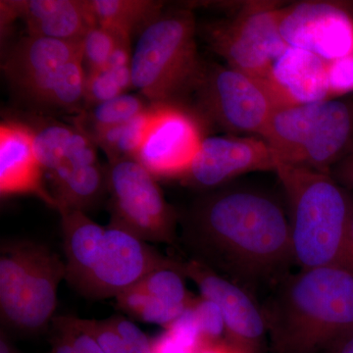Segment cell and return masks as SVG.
I'll return each mask as SVG.
<instances>
[{
  "label": "cell",
  "instance_id": "9a60e30c",
  "mask_svg": "<svg viewBox=\"0 0 353 353\" xmlns=\"http://www.w3.org/2000/svg\"><path fill=\"white\" fill-rule=\"evenodd\" d=\"M278 166L277 157L263 139L206 137L181 181L199 189H213L250 172H276Z\"/></svg>",
  "mask_w": 353,
  "mask_h": 353
},
{
  "label": "cell",
  "instance_id": "d6986e66",
  "mask_svg": "<svg viewBox=\"0 0 353 353\" xmlns=\"http://www.w3.org/2000/svg\"><path fill=\"white\" fill-rule=\"evenodd\" d=\"M66 264V280L78 287L87 277L101 252L106 228L79 210H60Z\"/></svg>",
  "mask_w": 353,
  "mask_h": 353
},
{
  "label": "cell",
  "instance_id": "9c48e42d",
  "mask_svg": "<svg viewBox=\"0 0 353 353\" xmlns=\"http://www.w3.org/2000/svg\"><path fill=\"white\" fill-rule=\"evenodd\" d=\"M282 7L273 2L245 4L233 19L206 28L209 46L228 66L269 81L273 64L289 48L280 32Z\"/></svg>",
  "mask_w": 353,
  "mask_h": 353
},
{
  "label": "cell",
  "instance_id": "277c9868",
  "mask_svg": "<svg viewBox=\"0 0 353 353\" xmlns=\"http://www.w3.org/2000/svg\"><path fill=\"white\" fill-rule=\"evenodd\" d=\"M194 14H162L139 34L132 57V87L150 105L182 104L194 94L205 63L197 51Z\"/></svg>",
  "mask_w": 353,
  "mask_h": 353
},
{
  "label": "cell",
  "instance_id": "7402d4cb",
  "mask_svg": "<svg viewBox=\"0 0 353 353\" xmlns=\"http://www.w3.org/2000/svg\"><path fill=\"white\" fill-rule=\"evenodd\" d=\"M153 105L124 124L101 130L88 138L108 155L109 162L136 159L152 120Z\"/></svg>",
  "mask_w": 353,
  "mask_h": 353
},
{
  "label": "cell",
  "instance_id": "f546056e",
  "mask_svg": "<svg viewBox=\"0 0 353 353\" xmlns=\"http://www.w3.org/2000/svg\"><path fill=\"white\" fill-rule=\"evenodd\" d=\"M83 329L97 341L104 353H127L124 340L110 318L105 320L81 319Z\"/></svg>",
  "mask_w": 353,
  "mask_h": 353
},
{
  "label": "cell",
  "instance_id": "484cf974",
  "mask_svg": "<svg viewBox=\"0 0 353 353\" xmlns=\"http://www.w3.org/2000/svg\"><path fill=\"white\" fill-rule=\"evenodd\" d=\"M34 139L36 157L44 174L50 175L63 157L76 127L59 122H46L39 126H30Z\"/></svg>",
  "mask_w": 353,
  "mask_h": 353
},
{
  "label": "cell",
  "instance_id": "44dd1931",
  "mask_svg": "<svg viewBox=\"0 0 353 353\" xmlns=\"http://www.w3.org/2000/svg\"><path fill=\"white\" fill-rule=\"evenodd\" d=\"M58 211L79 210L87 213L101 201L108 190L106 170L99 161L76 167L60 180L51 183Z\"/></svg>",
  "mask_w": 353,
  "mask_h": 353
},
{
  "label": "cell",
  "instance_id": "f1b7e54d",
  "mask_svg": "<svg viewBox=\"0 0 353 353\" xmlns=\"http://www.w3.org/2000/svg\"><path fill=\"white\" fill-rule=\"evenodd\" d=\"M192 310L201 332L203 345L221 341V336L225 334L224 322L215 304L204 297H194Z\"/></svg>",
  "mask_w": 353,
  "mask_h": 353
},
{
  "label": "cell",
  "instance_id": "2e32d148",
  "mask_svg": "<svg viewBox=\"0 0 353 353\" xmlns=\"http://www.w3.org/2000/svg\"><path fill=\"white\" fill-rule=\"evenodd\" d=\"M21 19L28 36L82 43L97 25L90 0H15L1 1V27Z\"/></svg>",
  "mask_w": 353,
  "mask_h": 353
},
{
  "label": "cell",
  "instance_id": "603a6c76",
  "mask_svg": "<svg viewBox=\"0 0 353 353\" xmlns=\"http://www.w3.org/2000/svg\"><path fill=\"white\" fill-rule=\"evenodd\" d=\"M150 108L137 95L122 94L79 113L75 127L88 136L92 132L129 122Z\"/></svg>",
  "mask_w": 353,
  "mask_h": 353
},
{
  "label": "cell",
  "instance_id": "d6a6232c",
  "mask_svg": "<svg viewBox=\"0 0 353 353\" xmlns=\"http://www.w3.org/2000/svg\"><path fill=\"white\" fill-rule=\"evenodd\" d=\"M110 319L124 340L127 353H153L152 341L134 323L120 315Z\"/></svg>",
  "mask_w": 353,
  "mask_h": 353
},
{
  "label": "cell",
  "instance_id": "ba28073f",
  "mask_svg": "<svg viewBox=\"0 0 353 353\" xmlns=\"http://www.w3.org/2000/svg\"><path fill=\"white\" fill-rule=\"evenodd\" d=\"M109 227L126 231L145 243L174 245L178 216L165 199L157 179L136 159L109 162Z\"/></svg>",
  "mask_w": 353,
  "mask_h": 353
},
{
  "label": "cell",
  "instance_id": "ffe728a7",
  "mask_svg": "<svg viewBox=\"0 0 353 353\" xmlns=\"http://www.w3.org/2000/svg\"><path fill=\"white\" fill-rule=\"evenodd\" d=\"M90 6L97 25L130 41L163 14V4L152 0H92Z\"/></svg>",
  "mask_w": 353,
  "mask_h": 353
},
{
  "label": "cell",
  "instance_id": "1f68e13d",
  "mask_svg": "<svg viewBox=\"0 0 353 353\" xmlns=\"http://www.w3.org/2000/svg\"><path fill=\"white\" fill-rule=\"evenodd\" d=\"M326 65L331 99L353 92V53Z\"/></svg>",
  "mask_w": 353,
  "mask_h": 353
},
{
  "label": "cell",
  "instance_id": "e575fe53",
  "mask_svg": "<svg viewBox=\"0 0 353 353\" xmlns=\"http://www.w3.org/2000/svg\"><path fill=\"white\" fill-rule=\"evenodd\" d=\"M330 175L343 187L353 190V150L334 165Z\"/></svg>",
  "mask_w": 353,
  "mask_h": 353
},
{
  "label": "cell",
  "instance_id": "836d02e7",
  "mask_svg": "<svg viewBox=\"0 0 353 353\" xmlns=\"http://www.w3.org/2000/svg\"><path fill=\"white\" fill-rule=\"evenodd\" d=\"M152 347L153 353H196V348L190 347L185 341L181 340L179 336L166 331L159 336L152 339Z\"/></svg>",
  "mask_w": 353,
  "mask_h": 353
},
{
  "label": "cell",
  "instance_id": "4fadbf2b",
  "mask_svg": "<svg viewBox=\"0 0 353 353\" xmlns=\"http://www.w3.org/2000/svg\"><path fill=\"white\" fill-rule=\"evenodd\" d=\"M185 278L196 284L202 297L215 304L222 315L225 341L246 353H259L267 331L263 309L243 288L227 280L199 259L181 262Z\"/></svg>",
  "mask_w": 353,
  "mask_h": 353
},
{
  "label": "cell",
  "instance_id": "4316f807",
  "mask_svg": "<svg viewBox=\"0 0 353 353\" xmlns=\"http://www.w3.org/2000/svg\"><path fill=\"white\" fill-rule=\"evenodd\" d=\"M132 87L131 66L106 67L88 72L85 83V104L94 106L126 94Z\"/></svg>",
  "mask_w": 353,
  "mask_h": 353
},
{
  "label": "cell",
  "instance_id": "e0dca14e",
  "mask_svg": "<svg viewBox=\"0 0 353 353\" xmlns=\"http://www.w3.org/2000/svg\"><path fill=\"white\" fill-rule=\"evenodd\" d=\"M44 172L34 150L30 125L4 121L0 126V194H32L57 208L43 182Z\"/></svg>",
  "mask_w": 353,
  "mask_h": 353
},
{
  "label": "cell",
  "instance_id": "ac0fdd59",
  "mask_svg": "<svg viewBox=\"0 0 353 353\" xmlns=\"http://www.w3.org/2000/svg\"><path fill=\"white\" fill-rule=\"evenodd\" d=\"M269 82L289 106L332 99L326 62L301 48L284 51L272 67Z\"/></svg>",
  "mask_w": 353,
  "mask_h": 353
},
{
  "label": "cell",
  "instance_id": "6da1fadb",
  "mask_svg": "<svg viewBox=\"0 0 353 353\" xmlns=\"http://www.w3.org/2000/svg\"><path fill=\"white\" fill-rule=\"evenodd\" d=\"M187 236L201 261L246 284L275 277L294 262L289 218L259 190L226 189L203 197L190 211Z\"/></svg>",
  "mask_w": 353,
  "mask_h": 353
},
{
  "label": "cell",
  "instance_id": "cb8c5ba5",
  "mask_svg": "<svg viewBox=\"0 0 353 353\" xmlns=\"http://www.w3.org/2000/svg\"><path fill=\"white\" fill-rule=\"evenodd\" d=\"M185 278L181 262L175 261L170 266L150 272L137 285L158 301L183 313L190 307L194 299L185 287Z\"/></svg>",
  "mask_w": 353,
  "mask_h": 353
},
{
  "label": "cell",
  "instance_id": "8d00e7d4",
  "mask_svg": "<svg viewBox=\"0 0 353 353\" xmlns=\"http://www.w3.org/2000/svg\"><path fill=\"white\" fill-rule=\"evenodd\" d=\"M50 353H76V352L68 338L57 331V334L52 341Z\"/></svg>",
  "mask_w": 353,
  "mask_h": 353
},
{
  "label": "cell",
  "instance_id": "74e56055",
  "mask_svg": "<svg viewBox=\"0 0 353 353\" xmlns=\"http://www.w3.org/2000/svg\"><path fill=\"white\" fill-rule=\"evenodd\" d=\"M0 353H21L9 340L3 330L0 333Z\"/></svg>",
  "mask_w": 353,
  "mask_h": 353
},
{
  "label": "cell",
  "instance_id": "f35d334b",
  "mask_svg": "<svg viewBox=\"0 0 353 353\" xmlns=\"http://www.w3.org/2000/svg\"><path fill=\"white\" fill-rule=\"evenodd\" d=\"M332 350V353H353V333Z\"/></svg>",
  "mask_w": 353,
  "mask_h": 353
},
{
  "label": "cell",
  "instance_id": "4dcf8cb0",
  "mask_svg": "<svg viewBox=\"0 0 353 353\" xmlns=\"http://www.w3.org/2000/svg\"><path fill=\"white\" fill-rule=\"evenodd\" d=\"M52 323L57 331L68 338L76 353H104L94 339L83 328L80 318L60 316L53 318Z\"/></svg>",
  "mask_w": 353,
  "mask_h": 353
},
{
  "label": "cell",
  "instance_id": "d4e9b609",
  "mask_svg": "<svg viewBox=\"0 0 353 353\" xmlns=\"http://www.w3.org/2000/svg\"><path fill=\"white\" fill-rule=\"evenodd\" d=\"M118 307L139 321L169 328L183 313L158 301L134 285L116 296Z\"/></svg>",
  "mask_w": 353,
  "mask_h": 353
},
{
  "label": "cell",
  "instance_id": "52a82bcc",
  "mask_svg": "<svg viewBox=\"0 0 353 353\" xmlns=\"http://www.w3.org/2000/svg\"><path fill=\"white\" fill-rule=\"evenodd\" d=\"M194 94L202 119L259 138L274 113L289 106L269 81L219 64L205 63Z\"/></svg>",
  "mask_w": 353,
  "mask_h": 353
},
{
  "label": "cell",
  "instance_id": "5bb4252c",
  "mask_svg": "<svg viewBox=\"0 0 353 353\" xmlns=\"http://www.w3.org/2000/svg\"><path fill=\"white\" fill-rule=\"evenodd\" d=\"M353 103L332 99L309 104L296 150L287 164L330 174L350 152Z\"/></svg>",
  "mask_w": 353,
  "mask_h": 353
},
{
  "label": "cell",
  "instance_id": "d590c367",
  "mask_svg": "<svg viewBox=\"0 0 353 353\" xmlns=\"http://www.w3.org/2000/svg\"><path fill=\"white\" fill-rule=\"evenodd\" d=\"M196 353H246L240 348L234 347L227 341H218L214 343H208L199 348Z\"/></svg>",
  "mask_w": 353,
  "mask_h": 353
},
{
  "label": "cell",
  "instance_id": "83f0119b",
  "mask_svg": "<svg viewBox=\"0 0 353 353\" xmlns=\"http://www.w3.org/2000/svg\"><path fill=\"white\" fill-rule=\"evenodd\" d=\"M119 38L113 32L99 25L92 26L83 37L82 51L83 62L87 63L88 72L99 71L105 68Z\"/></svg>",
  "mask_w": 353,
  "mask_h": 353
},
{
  "label": "cell",
  "instance_id": "5b68a950",
  "mask_svg": "<svg viewBox=\"0 0 353 353\" xmlns=\"http://www.w3.org/2000/svg\"><path fill=\"white\" fill-rule=\"evenodd\" d=\"M83 57L81 43L25 37L4 57L11 88L27 103L46 110L83 111Z\"/></svg>",
  "mask_w": 353,
  "mask_h": 353
},
{
  "label": "cell",
  "instance_id": "7a4b0ae2",
  "mask_svg": "<svg viewBox=\"0 0 353 353\" xmlns=\"http://www.w3.org/2000/svg\"><path fill=\"white\" fill-rule=\"evenodd\" d=\"M263 312L278 353L333 350L353 333V273L301 269L283 279Z\"/></svg>",
  "mask_w": 353,
  "mask_h": 353
},
{
  "label": "cell",
  "instance_id": "30bf717a",
  "mask_svg": "<svg viewBox=\"0 0 353 353\" xmlns=\"http://www.w3.org/2000/svg\"><path fill=\"white\" fill-rule=\"evenodd\" d=\"M203 121L183 104L153 105L137 161L157 179L181 180L206 138Z\"/></svg>",
  "mask_w": 353,
  "mask_h": 353
},
{
  "label": "cell",
  "instance_id": "3957f363",
  "mask_svg": "<svg viewBox=\"0 0 353 353\" xmlns=\"http://www.w3.org/2000/svg\"><path fill=\"white\" fill-rule=\"evenodd\" d=\"M276 173L290 208L292 260L301 269L353 273V202L330 174L280 164Z\"/></svg>",
  "mask_w": 353,
  "mask_h": 353
},
{
  "label": "cell",
  "instance_id": "7c38bea8",
  "mask_svg": "<svg viewBox=\"0 0 353 353\" xmlns=\"http://www.w3.org/2000/svg\"><path fill=\"white\" fill-rule=\"evenodd\" d=\"M280 32L288 46L307 50L326 63L353 53V18L336 2L283 6Z\"/></svg>",
  "mask_w": 353,
  "mask_h": 353
},
{
  "label": "cell",
  "instance_id": "8992f818",
  "mask_svg": "<svg viewBox=\"0 0 353 353\" xmlns=\"http://www.w3.org/2000/svg\"><path fill=\"white\" fill-rule=\"evenodd\" d=\"M66 264L46 245L20 241L2 245L0 315L6 326L24 333L46 328L57 305Z\"/></svg>",
  "mask_w": 353,
  "mask_h": 353
},
{
  "label": "cell",
  "instance_id": "8fae6325",
  "mask_svg": "<svg viewBox=\"0 0 353 353\" xmlns=\"http://www.w3.org/2000/svg\"><path fill=\"white\" fill-rule=\"evenodd\" d=\"M174 263L134 234L108 226L99 257L76 290L90 299L116 297L150 272Z\"/></svg>",
  "mask_w": 353,
  "mask_h": 353
}]
</instances>
